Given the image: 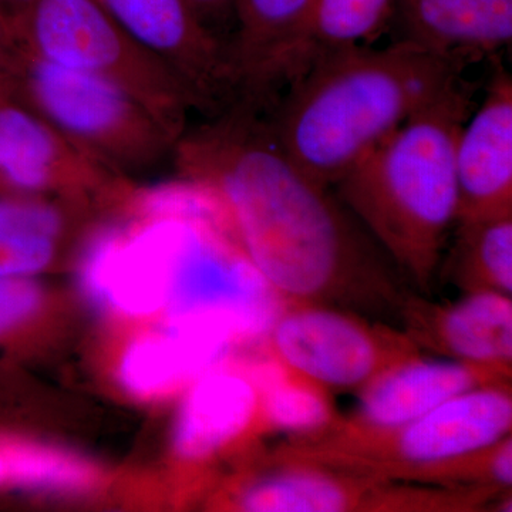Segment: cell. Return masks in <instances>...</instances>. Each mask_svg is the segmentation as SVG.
I'll use <instances>...</instances> for the list:
<instances>
[{
	"instance_id": "obj_15",
	"label": "cell",
	"mask_w": 512,
	"mask_h": 512,
	"mask_svg": "<svg viewBox=\"0 0 512 512\" xmlns=\"http://www.w3.org/2000/svg\"><path fill=\"white\" fill-rule=\"evenodd\" d=\"M116 174L25 104L0 100V180L26 192Z\"/></svg>"
},
{
	"instance_id": "obj_25",
	"label": "cell",
	"mask_w": 512,
	"mask_h": 512,
	"mask_svg": "<svg viewBox=\"0 0 512 512\" xmlns=\"http://www.w3.org/2000/svg\"><path fill=\"white\" fill-rule=\"evenodd\" d=\"M187 3L202 25L217 36L228 50L235 28L237 0H187Z\"/></svg>"
},
{
	"instance_id": "obj_10",
	"label": "cell",
	"mask_w": 512,
	"mask_h": 512,
	"mask_svg": "<svg viewBox=\"0 0 512 512\" xmlns=\"http://www.w3.org/2000/svg\"><path fill=\"white\" fill-rule=\"evenodd\" d=\"M457 138V222L512 217V79L497 66Z\"/></svg>"
},
{
	"instance_id": "obj_11",
	"label": "cell",
	"mask_w": 512,
	"mask_h": 512,
	"mask_svg": "<svg viewBox=\"0 0 512 512\" xmlns=\"http://www.w3.org/2000/svg\"><path fill=\"white\" fill-rule=\"evenodd\" d=\"M403 330L446 359L512 369L511 296L466 292L456 302L436 303L407 292L400 306Z\"/></svg>"
},
{
	"instance_id": "obj_13",
	"label": "cell",
	"mask_w": 512,
	"mask_h": 512,
	"mask_svg": "<svg viewBox=\"0 0 512 512\" xmlns=\"http://www.w3.org/2000/svg\"><path fill=\"white\" fill-rule=\"evenodd\" d=\"M512 369L453 359L413 357L390 367L359 390L355 412L342 416L352 426L390 429L477 387L511 383Z\"/></svg>"
},
{
	"instance_id": "obj_18",
	"label": "cell",
	"mask_w": 512,
	"mask_h": 512,
	"mask_svg": "<svg viewBox=\"0 0 512 512\" xmlns=\"http://www.w3.org/2000/svg\"><path fill=\"white\" fill-rule=\"evenodd\" d=\"M237 342L229 330L214 323H168L164 335L130 346L121 365V379L131 392L158 393L221 365Z\"/></svg>"
},
{
	"instance_id": "obj_19",
	"label": "cell",
	"mask_w": 512,
	"mask_h": 512,
	"mask_svg": "<svg viewBox=\"0 0 512 512\" xmlns=\"http://www.w3.org/2000/svg\"><path fill=\"white\" fill-rule=\"evenodd\" d=\"M396 10L397 0H311L289 84L320 57L375 43L393 25Z\"/></svg>"
},
{
	"instance_id": "obj_9",
	"label": "cell",
	"mask_w": 512,
	"mask_h": 512,
	"mask_svg": "<svg viewBox=\"0 0 512 512\" xmlns=\"http://www.w3.org/2000/svg\"><path fill=\"white\" fill-rule=\"evenodd\" d=\"M120 28L183 84L194 110L215 116L235 100L227 46L187 0H97Z\"/></svg>"
},
{
	"instance_id": "obj_6",
	"label": "cell",
	"mask_w": 512,
	"mask_h": 512,
	"mask_svg": "<svg viewBox=\"0 0 512 512\" xmlns=\"http://www.w3.org/2000/svg\"><path fill=\"white\" fill-rule=\"evenodd\" d=\"M22 103L114 173L173 161L175 141L137 100L106 80L28 57L16 82Z\"/></svg>"
},
{
	"instance_id": "obj_2",
	"label": "cell",
	"mask_w": 512,
	"mask_h": 512,
	"mask_svg": "<svg viewBox=\"0 0 512 512\" xmlns=\"http://www.w3.org/2000/svg\"><path fill=\"white\" fill-rule=\"evenodd\" d=\"M467 66L404 40L320 57L266 113L286 156L332 187L413 114L461 80Z\"/></svg>"
},
{
	"instance_id": "obj_17",
	"label": "cell",
	"mask_w": 512,
	"mask_h": 512,
	"mask_svg": "<svg viewBox=\"0 0 512 512\" xmlns=\"http://www.w3.org/2000/svg\"><path fill=\"white\" fill-rule=\"evenodd\" d=\"M220 366L197 377L185 399L174 436L184 460H208L261 423V393L248 370Z\"/></svg>"
},
{
	"instance_id": "obj_29",
	"label": "cell",
	"mask_w": 512,
	"mask_h": 512,
	"mask_svg": "<svg viewBox=\"0 0 512 512\" xmlns=\"http://www.w3.org/2000/svg\"><path fill=\"white\" fill-rule=\"evenodd\" d=\"M3 484H8V481H6L5 460H3L2 451H0V485Z\"/></svg>"
},
{
	"instance_id": "obj_14",
	"label": "cell",
	"mask_w": 512,
	"mask_h": 512,
	"mask_svg": "<svg viewBox=\"0 0 512 512\" xmlns=\"http://www.w3.org/2000/svg\"><path fill=\"white\" fill-rule=\"evenodd\" d=\"M279 466L238 495L247 512H397L399 485L279 456Z\"/></svg>"
},
{
	"instance_id": "obj_28",
	"label": "cell",
	"mask_w": 512,
	"mask_h": 512,
	"mask_svg": "<svg viewBox=\"0 0 512 512\" xmlns=\"http://www.w3.org/2000/svg\"><path fill=\"white\" fill-rule=\"evenodd\" d=\"M36 2H39V0H0V6L8 12H13V10L26 8V6Z\"/></svg>"
},
{
	"instance_id": "obj_1",
	"label": "cell",
	"mask_w": 512,
	"mask_h": 512,
	"mask_svg": "<svg viewBox=\"0 0 512 512\" xmlns=\"http://www.w3.org/2000/svg\"><path fill=\"white\" fill-rule=\"evenodd\" d=\"M173 163L220 195L239 247L286 303L399 316L392 261L332 187L286 156L264 111L232 101L187 128Z\"/></svg>"
},
{
	"instance_id": "obj_7",
	"label": "cell",
	"mask_w": 512,
	"mask_h": 512,
	"mask_svg": "<svg viewBox=\"0 0 512 512\" xmlns=\"http://www.w3.org/2000/svg\"><path fill=\"white\" fill-rule=\"evenodd\" d=\"M285 305L239 247L229 218L185 220L168 323H217L238 342L262 340Z\"/></svg>"
},
{
	"instance_id": "obj_12",
	"label": "cell",
	"mask_w": 512,
	"mask_h": 512,
	"mask_svg": "<svg viewBox=\"0 0 512 512\" xmlns=\"http://www.w3.org/2000/svg\"><path fill=\"white\" fill-rule=\"evenodd\" d=\"M311 0H237L228 43L235 100L269 111L291 82Z\"/></svg>"
},
{
	"instance_id": "obj_23",
	"label": "cell",
	"mask_w": 512,
	"mask_h": 512,
	"mask_svg": "<svg viewBox=\"0 0 512 512\" xmlns=\"http://www.w3.org/2000/svg\"><path fill=\"white\" fill-rule=\"evenodd\" d=\"M55 238L0 228V278H23L49 264Z\"/></svg>"
},
{
	"instance_id": "obj_27",
	"label": "cell",
	"mask_w": 512,
	"mask_h": 512,
	"mask_svg": "<svg viewBox=\"0 0 512 512\" xmlns=\"http://www.w3.org/2000/svg\"><path fill=\"white\" fill-rule=\"evenodd\" d=\"M12 94H16L15 83L0 74V100L12 99Z\"/></svg>"
},
{
	"instance_id": "obj_3",
	"label": "cell",
	"mask_w": 512,
	"mask_h": 512,
	"mask_svg": "<svg viewBox=\"0 0 512 512\" xmlns=\"http://www.w3.org/2000/svg\"><path fill=\"white\" fill-rule=\"evenodd\" d=\"M470 109L471 87L461 79L333 185L400 276L423 292L457 224L456 146Z\"/></svg>"
},
{
	"instance_id": "obj_24",
	"label": "cell",
	"mask_w": 512,
	"mask_h": 512,
	"mask_svg": "<svg viewBox=\"0 0 512 512\" xmlns=\"http://www.w3.org/2000/svg\"><path fill=\"white\" fill-rule=\"evenodd\" d=\"M37 305L35 284L23 278H0V335L28 318Z\"/></svg>"
},
{
	"instance_id": "obj_26",
	"label": "cell",
	"mask_w": 512,
	"mask_h": 512,
	"mask_svg": "<svg viewBox=\"0 0 512 512\" xmlns=\"http://www.w3.org/2000/svg\"><path fill=\"white\" fill-rule=\"evenodd\" d=\"M28 57L16 35L12 15L0 6V74L16 84Z\"/></svg>"
},
{
	"instance_id": "obj_5",
	"label": "cell",
	"mask_w": 512,
	"mask_h": 512,
	"mask_svg": "<svg viewBox=\"0 0 512 512\" xmlns=\"http://www.w3.org/2000/svg\"><path fill=\"white\" fill-rule=\"evenodd\" d=\"M10 15L28 55L114 84L137 100L175 143L184 136L194 107L183 84L97 0H39Z\"/></svg>"
},
{
	"instance_id": "obj_21",
	"label": "cell",
	"mask_w": 512,
	"mask_h": 512,
	"mask_svg": "<svg viewBox=\"0 0 512 512\" xmlns=\"http://www.w3.org/2000/svg\"><path fill=\"white\" fill-rule=\"evenodd\" d=\"M446 271L464 292L512 295V217L457 222Z\"/></svg>"
},
{
	"instance_id": "obj_4",
	"label": "cell",
	"mask_w": 512,
	"mask_h": 512,
	"mask_svg": "<svg viewBox=\"0 0 512 512\" xmlns=\"http://www.w3.org/2000/svg\"><path fill=\"white\" fill-rule=\"evenodd\" d=\"M512 430L511 383L477 387L390 429L340 417L318 436L288 439L278 454L393 483L498 490L508 458L498 441Z\"/></svg>"
},
{
	"instance_id": "obj_8",
	"label": "cell",
	"mask_w": 512,
	"mask_h": 512,
	"mask_svg": "<svg viewBox=\"0 0 512 512\" xmlns=\"http://www.w3.org/2000/svg\"><path fill=\"white\" fill-rule=\"evenodd\" d=\"M262 340L269 356L328 390H360L421 355L403 329L320 303H286Z\"/></svg>"
},
{
	"instance_id": "obj_22",
	"label": "cell",
	"mask_w": 512,
	"mask_h": 512,
	"mask_svg": "<svg viewBox=\"0 0 512 512\" xmlns=\"http://www.w3.org/2000/svg\"><path fill=\"white\" fill-rule=\"evenodd\" d=\"M6 481L35 490H80L93 481V468L72 454L37 444L0 443Z\"/></svg>"
},
{
	"instance_id": "obj_16",
	"label": "cell",
	"mask_w": 512,
	"mask_h": 512,
	"mask_svg": "<svg viewBox=\"0 0 512 512\" xmlns=\"http://www.w3.org/2000/svg\"><path fill=\"white\" fill-rule=\"evenodd\" d=\"M404 42L468 66L512 42V0H397Z\"/></svg>"
},
{
	"instance_id": "obj_20",
	"label": "cell",
	"mask_w": 512,
	"mask_h": 512,
	"mask_svg": "<svg viewBox=\"0 0 512 512\" xmlns=\"http://www.w3.org/2000/svg\"><path fill=\"white\" fill-rule=\"evenodd\" d=\"M261 393V423L288 439L318 436L340 417L330 390L298 375L265 353L245 367Z\"/></svg>"
}]
</instances>
